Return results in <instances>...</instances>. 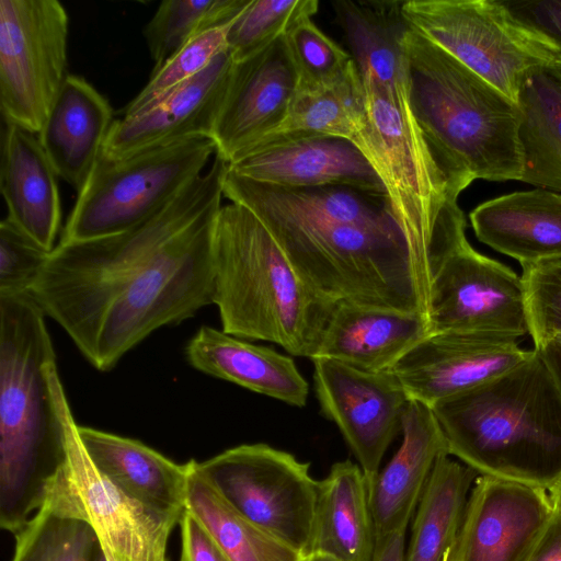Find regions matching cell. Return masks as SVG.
Segmentation results:
<instances>
[{
  "mask_svg": "<svg viewBox=\"0 0 561 561\" xmlns=\"http://www.w3.org/2000/svg\"><path fill=\"white\" fill-rule=\"evenodd\" d=\"M113 122L106 98L83 77L69 73L37 135L56 174L77 192L93 171Z\"/></svg>",
  "mask_w": 561,
  "mask_h": 561,
  "instance_id": "cell-24",
  "label": "cell"
},
{
  "mask_svg": "<svg viewBox=\"0 0 561 561\" xmlns=\"http://www.w3.org/2000/svg\"><path fill=\"white\" fill-rule=\"evenodd\" d=\"M300 561H337L336 559L320 552H309L301 557Z\"/></svg>",
  "mask_w": 561,
  "mask_h": 561,
  "instance_id": "cell-47",
  "label": "cell"
},
{
  "mask_svg": "<svg viewBox=\"0 0 561 561\" xmlns=\"http://www.w3.org/2000/svg\"><path fill=\"white\" fill-rule=\"evenodd\" d=\"M553 513L546 489L478 476L447 561H526Z\"/></svg>",
  "mask_w": 561,
  "mask_h": 561,
  "instance_id": "cell-15",
  "label": "cell"
},
{
  "mask_svg": "<svg viewBox=\"0 0 561 561\" xmlns=\"http://www.w3.org/2000/svg\"><path fill=\"white\" fill-rule=\"evenodd\" d=\"M522 182L561 193V77L551 64L531 69L517 95Z\"/></svg>",
  "mask_w": 561,
  "mask_h": 561,
  "instance_id": "cell-30",
  "label": "cell"
},
{
  "mask_svg": "<svg viewBox=\"0 0 561 561\" xmlns=\"http://www.w3.org/2000/svg\"><path fill=\"white\" fill-rule=\"evenodd\" d=\"M57 178L38 135L3 122L0 186L7 219L49 253L61 221Z\"/></svg>",
  "mask_w": 561,
  "mask_h": 561,
  "instance_id": "cell-23",
  "label": "cell"
},
{
  "mask_svg": "<svg viewBox=\"0 0 561 561\" xmlns=\"http://www.w3.org/2000/svg\"><path fill=\"white\" fill-rule=\"evenodd\" d=\"M431 408L449 455L479 476L546 490L561 477V390L539 350Z\"/></svg>",
  "mask_w": 561,
  "mask_h": 561,
  "instance_id": "cell-2",
  "label": "cell"
},
{
  "mask_svg": "<svg viewBox=\"0 0 561 561\" xmlns=\"http://www.w3.org/2000/svg\"><path fill=\"white\" fill-rule=\"evenodd\" d=\"M214 301L222 331L312 359L336 300L307 284L263 222L242 205L214 229Z\"/></svg>",
  "mask_w": 561,
  "mask_h": 561,
  "instance_id": "cell-5",
  "label": "cell"
},
{
  "mask_svg": "<svg viewBox=\"0 0 561 561\" xmlns=\"http://www.w3.org/2000/svg\"><path fill=\"white\" fill-rule=\"evenodd\" d=\"M404 54L411 110L450 188L520 181L517 103L411 28Z\"/></svg>",
  "mask_w": 561,
  "mask_h": 561,
  "instance_id": "cell-3",
  "label": "cell"
},
{
  "mask_svg": "<svg viewBox=\"0 0 561 561\" xmlns=\"http://www.w3.org/2000/svg\"><path fill=\"white\" fill-rule=\"evenodd\" d=\"M447 551H448V550H447ZM447 551H446V553L444 554L443 561H447Z\"/></svg>",
  "mask_w": 561,
  "mask_h": 561,
  "instance_id": "cell-51",
  "label": "cell"
},
{
  "mask_svg": "<svg viewBox=\"0 0 561 561\" xmlns=\"http://www.w3.org/2000/svg\"><path fill=\"white\" fill-rule=\"evenodd\" d=\"M187 463L185 506L230 561H300L301 554L237 513Z\"/></svg>",
  "mask_w": 561,
  "mask_h": 561,
  "instance_id": "cell-33",
  "label": "cell"
},
{
  "mask_svg": "<svg viewBox=\"0 0 561 561\" xmlns=\"http://www.w3.org/2000/svg\"><path fill=\"white\" fill-rule=\"evenodd\" d=\"M179 526L180 561H230L207 530L185 510Z\"/></svg>",
  "mask_w": 561,
  "mask_h": 561,
  "instance_id": "cell-42",
  "label": "cell"
},
{
  "mask_svg": "<svg viewBox=\"0 0 561 561\" xmlns=\"http://www.w3.org/2000/svg\"><path fill=\"white\" fill-rule=\"evenodd\" d=\"M537 350H539L546 358L561 390V347L552 342H549Z\"/></svg>",
  "mask_w": 561,
  "mask_h": 561,
  "instance_id": "cell-45",
  "label": "cell"
},
{
  "mask_svg": "<svg viewBox=\"0 0 561 561\" xmlns=\"http://www.w3.org/2000/svg\"><path fill=\"white\" fill-rule=\"evenodd\" d=\"M364 110V87L354 61L333 84L313 91H297L283 121L240 158L268 147L310 138L350 140Z\"/></svg>",
  "mask_w": 561,
  "mask_h": 561,
  "instance_id": "cell-31",
  "label": "cell"
},
{
  "mask_svg": "<svg viewBox=\"0 0 561 561\" xmlns=\"http://www.w3.org/2000/svg\"><path fill=\"white\" fill-rule=\"evenodd\" d=\"M365 110L351 137L381 181L389 211L414 256L433 275L466 234L458 197L437 167L408 94L362 78ZM434 277V276H433Z\"/></svg>",
  "mask_w": 561,
  "mask_h": 561,
  "instance_id": "cell-6",
  "label": "cell"
},
{
  "mask_svg": "<svg viewBox=\"0 0 561 561\" xmlns=\"http://www.w3.org/2000/svg\"><path fill=\"white\" fill-rule=\"evenodd\" d=\"M12 561H94L100 549L92 527L47 503L14 534Z\"/></svg>",
  "mask_w": 561,
  "mask_h": 561,
  "instance_id": "cell-35",
  "label": "cell"
},
{
  "mask_svg": "<svg viewBox=\"0 0 561 561\" xmlns=\"http://www.w3.org/2000/svg\"><path fill=\"white\" fill-rule=\"evenodd\" d=\"M428 320L432 334L485 333L518 340L529 334L523 278L477 252L465 236L434 274Z\"/></svg>",
  "mask_w": 561,
  "mask_h": 561,
  "instance_id": "cell-13",
  "label": "cell"
},
{
  "mask_svg": "<svg viewBox=\"0 0 561 561\" xmlns=\"http://www.w3.org/2000/svg\"><path fill=\"white\" fill-rule=\"evenodd\" d=\"M522 268L529 335L540 348L561 333V260Z\"/></svg>",
  "mask_w": 561,
  "mask_h": 561,
  "instance_id": "cell-39",
  "label": "cell"
},
{
  "mask_svg": "<svg viewBox=\"0 0 561 561\" xmlns=\"http://www.w3.org/2000/svg\"><path fill=\"white\" fill-rule=\"evenodd\" d=\"M431 334L425 313L342 299L332 309L314 357L365 371L391 370Z\"/></svg>",
  "mask_w": 561,
  "mask_h": 561,
  "instance_id": "cell-21",
  "label": "cell"
},
{
  "mask_svg": "<svg viewBox=\"0 0 561 561\" xmlns=\"http://www.w3.org/2000/svg\"><path fill=\"white\" fill-rule=\"evenodd\" d=\"M513 24L552 61L561 60V0H499ZM552 62V64H553Z\"/></svg>",
  "mask_w": 561,
  "mask_h": 561,
  "instance_id": "cell-41",
  "label": "cell"
},
{
  "mask_svg": "<svg viewBox=\"0 0 561 561\" xmlns=\"http://www.w3.org/2000/svg\"><path fill=\"white\" fill-rule=\"evenodd\" d=\"M297 92V76L284 36L236 62L211 140L228 164L285 117Z\"/></svg>",
  "mask_w": 561,
  "mask_h": 561,
  "instance_id": "cell-18",
  "label": "cell"
},
{
  "mask_svg": "<svg viewBox=\"0 0 561 561\" xmlns=\"http://www.w3.org/2000/svg\"><path fill=\"white\" fill-rule=\"evenodd\" d=\"M49 375L65 423L67 458L43 503L85 520L107 561H169V539L182 514L135 499L95 467L79 437L57 365Z\"/></svg>",
  "mask_w": 561,
  "mask_h": 561,
  "instance_id": "cell-9",
  "label": "cell"
},
{
  "mask_svg": "<svg viewBox=\"0 0 561 561\" xmlns=\"http://www.w3.org/2000/svg\"><path fill=\"white\" fill-rule=\"evenodd\" d=\"M530 351L518 340L485 333H433L391 369L410 400L432 407L504 374Z\"/></svg>",
  "mask_w": 561,
  "mask_h": 561,
  "instance_id": "cell-16",
  "label": "cell"
},
{
  "mask_svg": "<svg viewBox=\"0 0 561 561\" xmlns=\"http://www.w3.org/2000/svg\"><path fill=\"white\" fill-rule=\"evenodd\" d=\"M236 66L229 49L147 111L114 119L101 154L122 158L191 138H210Z\"/></svg>",
  "mask_w": 561,
  "mask_h": 561,
  "instance_id": "cell-17",
  "label": "cell"
},
{
  "mask_svg": "<svg viewBox=\"0 0 561 561\" xmlns=\"http://www.w3.org/2000/svg\"><path fill=\"white\" fill-rule=\"evenodd\" d=\"M553 66V68L558 71V73L560 75L561 77V60L560 61H554L553 64H551Z\"/></svg>",
  "mask_w": 561,
  "mask_h": 561,
  "instance_id": "cell-50",
  "label": "cell"
},
{
  "mask_svg": "<svg viewBox=\"0 0 561 561\" xmlns=\"http://www.w3.org/2000/svg\"><path fill=\"white\" fill-rule=\"evenodd\" d=\"M251 0H164L142 34L154 64L163 65L195 35L232 23Z\"/></svg>",
  "mask_w": 561,
  "mask_h": 561,
  "instance_id": "cell-34",
  "label": "cell"
},
{
  "mask_svg": "<svg viewBox=\"0 0 561 561\" xmlns=\"http://www.w3.org/2000/svg\"><path fill=\"white\" fill-rule=\"evenodd\" d=\"M526 561H561L560 513H553Z\"/></svg>",
  "mask_w": 561,
  "mask_h": 561,
  "instance_id": "cell-43",
  "label": "cell"
},
{
  "mask_svg": "<svg viewBox=\"0 0 561 561\" xmlns=\"http://www.w3.org/2000/svg\"><path fill=\"white\" fill-rule=\"evenodd\" d=\"M407 533H396L376 539L373 561H403Z\"/></svg>",
  "mask_w": 561,
  "mask_h": 561,
  "instance_id": "cell-44",
  "label": "cell"
},
{
  "mask_svg": "<svg viewBox=\"0 0 561 561\" xmlns=\"http://www.w3.org/2000/svg\"><path fill=\"white\" fill-rule=\"evenodd\" d=\"M45 313L30 293L0 294V526L18 533L67 458Z\"/></svg>",
  "mask_w": 561,
  "mask_h": 561,
  "instance_id": "cell-1",
  "label": "cell"
},
{
  "mask_svg": "<svg viewBox=\"0 0 561 561\" xmlns=\"http://www.w3.org/2000/svg\"><path fill=\"white\" fill-rule=\"evenodd\" d=\"M78 433L95 467L126 493L161 511L184 512L187 463L131 438L80 425Z\"/></svg>",
  "mask_w": 561,
  "mask_h": 561,
  "instance_id": "cell-27",
  "label": "cell"
},
{
  "mask_svg": "<svg viewBox=\"0 0 561 561\" xmlns=\"http://www.w3.org/2000/svg\"><path fill=\"white\" fill-rule=\"evenodd\" d=\"M228 165L239 175L271 185L346 186L386 197L367 158L345 138L319 137L273 146Z\"/></svg>",
  "mask_w": 561,
  "mask_h": 561,
  "instance_id": "cell-22",
  "label": "cell"
},
{
  "mask_svg": "<svg viewBox=\"0 0 561 561\" xmlns=\"http://www.w3.org/2000/svg\"><path fill=\"white\" fill-rule=\"evenodd\" d=\"M360 78L389 93L409 92L404 37L410 30L400 0H337L332 3Z\"/></svg>",
  "mask_w": 561,
  "mask_h": 561,
  "instance_id": "cell-28",
  "label": "cell"
},
{
  "mask_svg": "<svg viewBox=\"0 0 561 561\" xmlns=\"http://www.w3.org/2000/svg\"><path fill=\"white\" fill-rule=\"evenodd\" d=\"M94 561H107L101 549L98 550Z\"/></svg>",
  "mask_w": 561,
  "mask_h": 561,
  "instance_id": "cell-48",
  "label": "cell"
},
{
  "mask_svg": "<svg viewBox=\"0 0 561 561\" xmlns=\"http://www.w3.org/2000/svg\"><path fill=\"white\" fill-rule=\"evenodd\" d=\"M214 207L174 237L106 311L90 363L101 371L157 329L195 316L214 301Z\"/></svg>",
  "mask_w": 561,
  "mask_h": 561,
  "instance_id": "cell-7",
  "label": "cell"
},
{
  "mask_svg": "<svg viewBox=\"0 0 561 561\" xmlns=\"http://www.w3.org/2000/svg\"><path fill=\"white\" fill-rule=\"evenodd\" d=\"M375 547L364 472L351 460L335 462L319 481L310 552L324 553L337 561H373Z\"/></svg>",
  "mask_w": 561,
  "mask_h": 561,
  "instance_id": "cell-29",
  "label": "cell"
},
{
  "mask_svg": "<svg viewBox=\"0 0 561 561\" xmlns=\"http://www.w3.org/2000/svg\"><path fill=\"white\" fill-rule=\"evenodd\" d=\"M69 19L57 0H0V111L36 134L67 76Z\"/></svg>",
  "mask_w": 561,
  "mask_h": 561,
  "instance_id": "cell-11",
  "label": "cell"
},
{
  "mask_svg": "<svg viewBox=\"0 0 561 561\" xmlns=\"http://www.w3.org/2000/svg\"><path fill=\"white\" fill-rule=\"evenodd\" d=\"M311 360L321 412L337 425L369 482L401 433L410 399L392 370L365 371L324 357Z\"/></svg>",
  "mask_w": 561,
  "mask_h": 561,
  "instance_id": "cell-14",
  "label": "cell"
},
{
  "mask_svg": "<svg viewBox=\"0 0 561 561\" xmlns=\"http://www.w3.org/2000/svg\"><path fill=\"white\" fill-rule=\"evenodd\" d=\"M402 12L411 30L516 103L526 75L553 62L513 24L499 0H408Z\"/></svg>",
  "mask_w": 561,
  "mask_h": 561,
  "instance_id": "cell-12",
  "label": "cell"
},
{
  "mask_svg": "<svg viewBox=\"0 0 561 561\" xmlns=\"http://www.w3.org/2000/svg\"><path fill=\"white\" fill-rule=\"evenodd\" d=\"M482 243L522 267L561 260V194L536 188L503 195L469 215Z\"/></svg>",
  "mask_w": 561,
  "mask_h": 561,
  "instance_id": "cell-25",
  "label": "cell"
},
{
  "mask_svg": "<svg viewBox=\"0 0 561 561\" xmlns=\"http://www.w3.org/2000/svg\"><path fill=\"white\" fill-rule=\"evenodd\" d=\"M196 471L237 513L305 556L310 552L319 481L310 463L267 444H243L205 461Z\"/></svg>",
  "mask_w": 561,
  "mask_h": 561,
  "instance_id": "cell-10",
  "label": "cell"
},
{
  "mask_svg": "<svg viewBox=\"0 0 561 561\" xmlns=\"http://www.w3.org/2000/svg\"><path fill=\"white\" fill-rule=\"evenodd\" d=\"M208 28L195 35L163 65L153 69L142 90L121 111L122 117L140 114L170 91L197 76L228 49L229 26Z\"/></svg>",
  "mask_w": 561,
  "mask_h": 561,
  "instance_id": "cell-37",
  "label": "cell"
},
{
  "mask_svg": "<svg viewBox=\"0 0 561 561\" xmlns=\"http://www.w3.org/2000/svg\"><path fill=\"white\" fill-rule=\"evenodd\" d=\"M197 370L293 407L307 403L309 385L290 356L203 325L186 345Z\"/></svg>",
  "mask_w": 561,
  "mask_h": 561,
  "instance_id": "cell-26",
  "label": "cell"
},
{
  "mask_svg": "<svg viewBox=\"0 0 561 561\" xmlns=\"http://www.w3.org/2000/svg\"><path fill=\"white\" fill-rule=\"evenodd\" d=\"M554 512L561 514V477L548 489Z\"/></svg>",
  "mask_w": 561,
  "mask_h": 561,
  "instance_id": "cell-46",
  "label": "cell"
},
{
  "mask_svg": "<svg viewBox=\"0 0 561 561\" xmlns=\"http://www.w3.org/2000/svg\"><path fill=\"white\" fill-rule=\"evenodd\" d=\"M402 443L367 482L375 536L407 533L437 459L448 454L443 430L431 407L410 400L402 413Z\"/></svg>",
  "mask_w": 561,
  "mask_h": 561,
  "instance_id": "cell-20",
  "label": "cell"
},
{
  "mask_svg": "<svg viewBox=\"0 0 561 561\" xmlns=\"http://www.w3.org/2000/svg\"><path fill=\"white\" fill-rule=\"evenodd\" d=\"M550 342H552L561 347V333L557 334Z\"/></svg>",
  "mask_w": 561,
  "mask_h": 561,
  "instance_id": "cell-49",
  "label": "cell"
},
{
  "mask_svg": "<svg viewBox=\"0 0 561 561\" xmlns=\"http://www.w3.org/2000/svg\"><path fill=\"white\" fill-rule=\"evenodd\" d=\"M478 476L448 454L437 459L414 513L403 561H443Z\"/></svg>",
  "mask_w": 561,
  "mask_h": 561,
  "instance_id": "cell-32",
  "label": "cell"
},
{
  "mask_svg": "<svg viewBox=\"0 0 561 561\" xmlns=\"http://www.w3.org/2000/svg\"><path fill=\"white\" fill-rule=\"evenodd\" d=\"M216 154L210 138H191L122 158L100 156L78 192L59 243L95 240L146 220L203 173Z\"/></svg>",
  "mask_w": 561,
  "mask_h": 561,
  "instance_id": "cell-8",
  "label": "cell"
},
{
  "mask_svg": "<svg viewBox=\"0 0 561 561\" xmlns=\"http://www.w3.org/2000/svg\"><path fill=\"white\" fill-rule=\"evenodd\" d=\"M297 76V91H313L340 80L353 66L352 55L307 19L284 36Z\"/></svg>",
  "mask_w": 561,
  "mask_h": 561,
  "instance_id": "cell-38",
  "label": "cell"
},
{
  "mask_svg": "<svg viewBox=\"0 0 561 561\" xmlns=\"http://www.w3.org/2000/svg\"><path fill=\"white\" fill-rule=\"evenodd\" d=\"M228 163L215 154L210 168L137 226L95 240L58 243L30 289L90 362L108 308L148 263L207 210L221 206Z\"/></svg>",
  "mask_w": 561,
  "mask_h": 561,
  "instance_id": "cell-4",
  "label": "cell"
},
{
  "mask_svg": "<svg viewBox=\"0 0 561 561\" xmlns=\"http://www.w3.org/2000/svg\"><path fill=\"white\" fill-rule=\"evenodd\" d=\"M48 255L4 218L0 224V294L28 293Z\"/></svg>",
  "mask_w": 561,
  "mask_h": 561,
  "instance_id": "cell-40",
  "label": "cell"
},
{
  "mask_svg": "<svg viewBox=\"0 0 561 561\" xmlns=\"http://www.w3.org/2000/svg\"><path fill=\"white\" fill-rule=\"evenodd\" d=\"M318 9L317 0H251L228 30L233 60L241 62L264 50L293 26L311 19Z\"/></svg>",
  "mask_w": 561,
  "mask_h": 561,
  "instance_id": "cell-36",
  "label": "cell"
},
{
  "mask_svg": "<svg viewBox=\"0 0 561 561\" xmlns=\"http://www.w3.org/2000/svg\"><path fill=\"white\" fill-rule=\"evenodd\" d=\"M222 192L230 203L244 206L262 221L341 224L403 237L389 211L385 196L346 186L271 185L239 175L228 165Z\"/></svg>",
  "mask_w": 561,
  "mask_h": 561,
  "instance_id": "cell-19",
  "label": "cell"
}]
</instances>
